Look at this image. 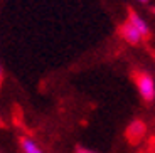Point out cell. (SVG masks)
Listing matches in <instances>:
<instances>
[{"label": "cell", "mask_w": 155, "mask_h": 153, "mask_svg": "<svg viewBox=\"0 0 155 153\" xmlns=\"http://www.w3.org/2000/svg\"><path fill=\"white\" fill-rule=\"evenodd\" d=\"M133 81L137 84V89H138L142 99L150 103V101L155 99V81L147 71H142V69H137L133 71Z\"/></svg>", "instance_id": "obj_1"}, {"label": "cell", "mask_w": 155, "mask_h": 153, "mask_svg": "<svg viewBox=\"0 0 155 153\" xmlns=\"http://www.w3.org/2000/svg\"><path fill=\"white\" fill-rule=\"evenodd\" d=\"M118 34H120V37L123 39L127 44H130V46H137V44L142 42V39H145L143 35L138 32V29H137L130 20L123 22L120 27H118Z\"/></svg>", "instance_id": "obj_2"}, {"label": "cell", "mask_w": 155, "mask_h": 153, "mask_svg": "<svg viewBox=\"0 0 155 153\" xmlns=\"http://www.w3.org/2000/svg\"><path fill=\"white\" fill-rule=\"evenodd\" d=\"M145 133H147V125H145L142 119H133L130 125L127 126V131H125V136H127V140L130 143H138L142 138L145 136Z\"/></svg>", "instance_id": "obj_3"}, {"label": "cell", "mask_w": 155, "mask_h": 153, "mask_svg": "<svg viewBox=\"0 0 155 153\" xmlns=\"http://www.w3.org/2000/svg\"><path fill=\"white\" fill-rule=\"evenodd\" d=\"M128 20L133 24V25L138 29V32L143 37H147V35H150V27H148V24H147V20L143 19V17H140L137 12H133V10H130V14H128Z\"/></svg>", "instance_id": "obj_4"}, {"label": "cell", "mask_w": 155, "mask_h": 153, "mask_svg": "<svg viewBox=\"0 0 155 153\" xmlns=\"http://www.w3.org/2000/svg\"><path fill=\"white\" fill-rule=\"evenodd\" d=\"M20 146H22L24 153H44L42 148L37 145V143L29 136H22L20 138Z\"/></svg>", "instance_id": "obj_5"}, {"label": "cell", "mask_w": 155, "mask_h": 153, "mask_svg": "<svg viewBox=\"0 0 155 153\" xmlns=\"http://www.w3.org/2000/svg\"><path fill=\"white\" fill-rule=\"evenodd\" d=\"M76 153H96V151H93V150H88V148H84V146H78V148H76Z\"/></svg>", "instance_id": "obj_6"}, {"label": "cell", "mask_w": 155, "mask_h": 153, "mask_svg": "<svg viewBox=\"0 0 155 153\" xmlns=\"http://www.w3.org/2000/svg\"><path fill=\"white\" fill-rule=\"evenodd\" d=\"M2 79H4V71H2V66H0V84H2Z\"/></svg>", "instance_id": "obj_7"}, {"label": "cell", "mask_w": 155, "mask_h": 153, "mask_svg": "<svg viewBox=\"0 0 155 153\" xmlns=\"http://www.w3.org/2000/svg\"><path fill=\"white\" fill-rule=\"evenodd\" d=\"M137 2H140V4H147L148 0H137Z\"/></svg>", "instance_id": "obj_8"}, {"label": "cell", "mask_w": 155, "mask_h": 153, "mask_svg": "<svg viewBox=\"0 0 155 153\" xmlns=\"http://www.w3.org/2000/svg\"><path fill=\"white\" fill-rule=\"evenodd\" d=\"M153 12H155V8H153Z\"/></svg>", "instance_id": "obj_9"}, {"label": "cell", "mask_w": 155, "mask_h": 153, "mask_svg": "<svg viewBox=\"0 0 155 153\" xmlns=\"http://www.w3.org/2000/svg\"><path fill=\"white\" fill-rule=\"evenodd\" d=\"M0 125H2V123H0Z\"/></svg>", "instance_id": "obj_10"}]
</instances>
